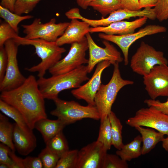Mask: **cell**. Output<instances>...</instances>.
<instances>
[{
	"instance_id": "1",
	"label": "cell",
	"mask_w": 168,
	"mask_h": 168,
	"mask_svg": "<svg viewBox=\"0 0 168 168\" xmlns=\"http://www.w3.org/2000/svg\"><path fill=\"white\" fill-rule=\"evenodd\" d=\"M44 98L41 93L37 80L29 76L24 83L11 90L1 92L0 99L18 110L32 130L38 120L47 118Z\"/></svg>"
},
{
	"instance_id": "2",
	"label": "cell",
	"mask_w": 168,
	"mask_h": 168,
	"mask_svg": "<svg viewBox=\"0 0 168 168\" xmlns=\"http://www.w3.org/2000/svg\"><path fill=\"white\" fill-rule=\"evenodd\" d=\"M87 66L82 65L64 74L44 77L37 80L39 89L44 98L53 100L62 91L79 87L84 82L89 79Z\"/></svg>"
},
{
	"instance_id": "3",
	"label": "cell",
	"mask_w": 168,
	"mask_h": 168,
	"mask_svg": "<svg viewBox=\"0 0 168 168\" xmlns=\"http://www.w3.org/2000/svg\"><path fill=\"white\" fill-rule=\"evenodd\" d=\"M19 45H31L41 61L38 64L25 69L31 72H37L39 78L44 77L47 71L61 59L66 49L58 45L56 42H49L37 39H27L18 35L13 39Z\"/></svg>"
},
{
	"instance_id": "4",
	"label": "cell",
	"mask_w": 168,
	"mask_h": 168,
	"mask_svg": "<svg viewBox=\"0 0 168 168\" xmlns=\"http://www.w3.org/2000/svg\"><path fill=\"white\" fill-rule=\"evenodd\" d=\"M119 63L114 64L112 77L106 84H101L95 98V105L100 116V122L107 118L111 112V108L119 91L124 86L133 85V81L125 80L121 77Z\"/></svg>"
},
{
	"instance_id": "5",
	"label": "cell",
	"mask_w": 168,
	"mask_h": 168,
	"mask_svg": "<svg viewBox=\"0 0 168 168\" xmlns=\"http://www.w3.org/2000/svg\"><path fill=\"white\" fill-rule=\"evenodd\" d=\"M55 108L50 114L57 117L66 125L84 118L100 120L99 112L95 105L83 106L73 100L66 101L58 97L53 100Z\"/></svg>"
},
{
	"instance_id": "6",
	"label": "cell",
	"mask_w": 168,
	"mask_h": 168,
	"mask_svg": "<svg viewBox=\"0 0 168 168\" xmlns=\"http://www.w3.org/2000/svg\"><path fill=\"white\" fill-rule=\"evenodd\" d=\"M168 64L163 52L156 50L152 46L142 41L132 57L130 67L134 72L144 76L148 74L154 66Z\"/></svg>"
},
{
	"instance_id": "7",
	"label": "cell",
	"mask_w": 168,
	"mask_h": 168,
	"mask_svg": "<svg viewBox=\"0 0 168 168\" xmlns=\"http://www.w3.org/2000/svg\"><path fill=\"white\" fill-rule=\"evenodd\" d=\"M40 18H35L29 25H22L24 38L29 40L40 39L49 42H56L64 33L68 22L56 23L53 18L47 22L42 23Z\"/></svg>"
},
{
	"instance_id": "8",
	"label": "cell",
	"mask_w": 168,
	"mask_h": 168,
	"mask_svg": "<svg viewBox=\"0 0 168 168\" xmlns=\"http://www.w3.org/2000/svg\"><path fill=\"white\" fill-rule=\"evenodd\" d=\"M19 46L13 39L7 40L4 44L8 62L4 77L0 82L1 92L19 87L26 79L20 71L18 65L17 56Z\"/></svg>"
},
{
	"instance_id": "9",
	"label": "cell",
	"mask_w": 168,
	"mask_h": 168,
	"mask_svg": "<svg viewBox=\"0 0 168 168\" xmlns=\"http://www.w3.org/2000/svg\"><path fill=\"white\" fill-rule=\"evenodd\" d=\"M125 123L132 127L141 126L152 128L168 137V115L152 106L139 109Z\"/></svg>"
},
{
	"instance_id": "10",
	"label": "cell",
	"mask_w": 168,
	"mask_h": 168,
	"mask_svg": "<svg viewBox=\"0 0 168 168\" xmlns=\"http://www.w3.org/2000/svg\"><path fill=\"white\" fill-rule=\"evenodd\" d=\"M88 49L86 36L80 41L71 44L67 54L48 70L52 75L65 73L73 71L88 63L86 58Z\"/></svg>"
},
{
	"instance_id": "11",
	"label": "cell",
	"mask_w": 168,
	"mask_h": 168,
	"mask_svg": "<svg viewBox=\"0 0 168 168\" xmlns=\"http://www.w3.org/2000/svg\"><path fill=\"white\" fill-rule=\"evenodd\" d=\"M165 26L156 25H149L140 29L136 32L122 35H108L100 33L98 37L100 39L111 42L117 45L121 50L123 56L124 64L128 63V51L131 45L137 40L147 35L166 32Z\"/></svg>"
},
{
	"instance_id": "12",
	"label": "cell",
	"mask_w": 168,
	"mask_h": 168,
	"mask_svg": "<svg viewBox=\"0 0 168 168\" xmlns=\"http://www.w3.org/2000/svg\"><path fill=\"white\" fill-rule=\"evenodd\" d=\"M146 17L148 19L154 20L156 19V15L153 8H144L142 10L131 11L126 9L121 8L112 12L106 18L102 17L98 20L87 19L82 16L79 10L74 12L72 15L73 19H80L88 23L92 27L106 26L110 24L131 17Z\"/></svg>"
},
{
	"instance_id": "13",
	"label": "cell",
	"mask_w": 168,
	"mask_h": 168,
	"mask_svg": "<svg viewBox=\"0 0 168 168\" xmlns=\"http://www.w3.org/2000/svg\"><path fill=\"white\" fill-rule=\"evenodd\" d=\"M86 36L89 51V58L87 65L88 73L92 71L96 65L103 61L109 60L120 63L124 60L120 53L109 41L104 40L102 42L105 47L102 48L96 43L90 33H87Z\"/></svg>"
},
{
	"instance_id": "14",
	"label": "cell",
	"mask_w": 168,
	"mask_h": 168,
	"mask_svg": "<svg viewBox=\"0 0 168 168\" xmlns=\"http://www.w3.org/2000/svg\"><path fill=\"white\" fill-rule=\"evenodd\" d=\"M145 89L152 99L159 96L168 97V66L157 65L143 76Z\"/></svg>"
},
{
	"instance_id": "15",
	"label": "cell",
	"mask_w": 168,
	"mask_h": 168,
	"mask_svg": "<svg viewBox=\"0 0 168 168\" xmlns=\"http://www.w3.org/2000/svg\"><path fill=\"white\" fill-rule=\"evenodd\" d=\"M115 63L105 60L98 63L91 77L85 84L72 90L71 94L77 99L84 100L88 105H95V96L102 84V73L105 68Z\"/></svg>"
},
{
	"instance_id": "16",
	"label": "cell",
	"mask_w": 168,
	"mask_h": 168,
	"mask_svg": "<svg viewBox=\"0 0 168 168\" xmlns=\"http://www.w3.org/2000/svg\"><path fill=\"white\" fill-rule=\"evenodd\" d=\"M107 150L97 140L78 151L76 168H102Z\"/></svg>"
},
{
	"instance_id": "17",
	"label": "cell",
	"mask_w": 168,
	"mask_h": 168,
	"mask_svg": "<svg viewBox=\"0 0 168 168\" xmlns=\"http://www.w3.org/2000/svg\"><path fill=\"white\" fill-rule=\"evenodd\" d=\"M148 19L142 17L131 21H120L113 23L106 26L90 27L89 33H102L106 34L122 35L135 32L137 29L144 25Z\"/></svg>"
},
{
	"instance_id": "18",
	"label": "cell",
	"mask_w": 168,
	"mask_h": 168,
	"mask_svg": "<svg viewBox=\"0 0 168 168\" xmlns=\"http://www.w3.org/2000/svg\"><path fill=\"white\" fill-rule=\"evenodd\" d=\"M90 26L84 21H80L77 19H71L63 34L56 41L57 44L61 46L80 41L89 33Z\"/></svg>"
},
{
	"instance_id": "19",
	"label": "cell",
	"mask_w": 168,
	"mask_h": 168,
	"mask_svg": "<svg viewBox=\"0 0 168 168\" xmlns=\"http://www.w3.org/2000/svg\"><path fill=\"white\" fill-rule=\"evenodd\" d=\"M13 141L18 153L23 156L31 152L37 145L35 135L26 133L15 123L13 124Z\"/></svg>"
},
{
	"instance_id": "20",
	"label": "cell",
	"mask_w": 168,
	"mask_h": 168,
	"mask_svg": "<svg viewBox=\"0 0 168 168\" xmlns=\"http://www.w3.org/2000/svg\"><path fill=\"white\" fill-rule=\"evenodd\" d=\"M66 125L58 119L53 120L47 118L37 121L35 128L41 134L44 141L46 143L50 139L61 131Z\"/></svg>"
},
{
	"instance_id": "21",
	"label": "cell",
	"mask_w": 168,
	"mask_h": 168,
	"mask_svg": "<svg viewBox=\"0 0 168 168\" xmlns=\"http://www.w3.org/2000/svg\"><path fill=\"white\" fill-rule=\"evenodd\" d=\"M135 128L141 134L142 142V155L149 153L164 138L163 133L156 132L152 128H145L141 126H137Z\"/></svg>"
},
{
	"instance_id": "22",
	"label": "cell",
	"mask_w": 168,
	"mask_h": 168,
	"mask_svg": "<svg viewBox=\"0 0 168 168\" xmlns=\"http://www.w3.org/2000/svg\"><path fill=\"white\" fill-rule=\"evenodd\" d=\"M142 142L141 136L138 135L130 142L124 145L120 149L118 150L116 154L126 161L138 158L142 155Z\"/></svg>"
},
{
	"instance_id": "23",
	"label": "cell",
	"mask_w": 168,
	"mask_h": 168,
	"mask_svg": "<svg viewBox=\"0 0 168 168\" xmlns=\"http://www.w3.org/2000/svg\"><path fill=\"white\" fill-rule=\"evenodd\" d=\"M0 110L3 114L13 120L26 133L29 135H34L21 113L15 108L1 99H0Z\"/></svg>"
},
{
	"instance_id": "24",
	"label": "cell",
	"mask_w": 168,
	"mask_h": 168,
	"mask_svg": "<svg viewBox=\"0 0 168 168\" xmlns=\"http://www.w3.org/2000/svg\"><path fill=\"white\" fill-rule=\"evenodd\" d=\"M13 124L9 121L7 116L0 113V141L15 151L13 141Z\"/></svg>"
},
{
	"instance_id": "25",
	"label": "cell",
	"mask_w": 168,
	"mask_h": 168,
	"mask_svg": "<svg viewBox=\"0 0 168 168\" xmlns=\"http://www.w3.org/2000/svg\"><path fill=\"white\" fill-rule=\"evenodd\" d=\"M108 117L110 124L112 145L117 150H120L124 145L122 141V125L119 119L112 111Z\"/></svg>"
},
{
	"instance_id": "26",
	"label": "cell",
	"mask_w": 168,
	"mask_h": 168,
	"mask_svg": "<svg viewBox=\"0 0 168 168\" xmlns=\"http://www.w3.org/2000/svg\"><path fill=\"white\" fill-rule=\"evenodd\" d=\"M89 6L99 12L102 17L121 8L120 0H92Z\"/></svg>"
},
{
	"instance_id": "27",
	"label": "cell",
	"mask_w": 168,
	"mask_h": 168,
	"mask_svg": "<svg viewBox=\"0 0 168 168\" xmlns=\"http://www.w3.org/2000/svg\"><path fill=\"white\" fill-rule=\"evenodd\" d=\"M45 144L46 146L59 158L69 150L68 142L63 131L50 139Z\"/></svg>"
},
{
	"instance_id": "28",
	"label": "cell",
	"mask_w": 168,
	"mask_h": 168,
	"mask_svg": "<svg viewBox=\"0 0 168 168\" xmlns=\"http://www.w3.org/2000/svg\"><path fill=\"white\" fill-rule=\"evenodd\" d=\"M0 16L18 34V25L22 21L32 18L34 16L31 15L21 16L12 12L7 8L0 5Z\"/></svg>"
},
{
	"instance_id": "29",
	"label": "cell",
	"mask_w": 168,
	"mask_h": 168,
	"mask_svg": "<svg viewBox=\"0 0 168 168\" xmlns=\"http://www.w3.org/2000/svg\"><path fill=\"white\" fill-rule=\"evenodd\" d=\"M97 141L101 143L107 150L112 145L110 124L108 117L100 122L98 136Z\"/></svg>"
},
{
	"instance_id": "30",
	"label": "cell",
	"mask_w": 168,
	"mask_h": 168,
	"mask_svg": "<svg viewBox=\"0 0 168 168\" xmlns=\"http://www.w3.org/2000/svg\"><path fill=\"white\" fill-rule=\"evenodd\" d=\"M78 150H68L59 159L55 168H76Z\"/></svg>"
},
{
	"instance_id": "31",
	"label": "cell",
	"mask_w": 168,
	"mask_h": 168,
	"mask_svg": "<svg viewBox=\"0 0 168 168\" xmlns=\"http://www.w3.org/2000/svg\"><path fill=\"white\" fill-rule=\"evenodd\" d=\"M38 157L41 160L44 168H55L59 159L46 146L41 150Z\"/></svg>"
},
{
	"instance_id": "32",
	"label": "cell",
	"mask_w": 168,
	"mask_h": 168,
	"mask_svg": "<svg viewBox=\"0 0 168 168\" xmlns=\"http://www.w3.org/2000/svg\"><path fill=\"white\" fill-rule=\"evenodd\" d=\"M127 161L122 159L117 154H106L102 168H128Z\"/></svg>"
},
{
	"instance_id": "33",
	"label": "cell",
	"mask_w": 168,
	"mask_h": 168,
	"mask_svg": "<svg viewBox=\"0 0 168 168\" xmlns=\"http://www.w3.org/2000/svg\"><path fill=\"white\" fill-rule=\"evenodd\" d=\"M42 0H16L14 13L19 15L32 12L37 4Z\"/></svg>"
},
{
	"instance_id": "34",
	"label": "cell",
	"mask_w": 168,
	"mask_h": 168,
	"mask_svg": "<svg viewBox=\"0 0 168 168\" xmlns=\"http://www.w3.org/2000/svg\"><path fill=\"white\" fill-rule=\"evenodd\" d=\"M18 34L6 21L2 22L0 25V47L4 46L6 41L14 38Z\"/></svg>"
},
{
	"instance_id": "35",
	"label": "cell",
	"mask_w": 168,
	"mask_h": 168,
	"mask_svg": "<svg viewBox=\"0 0 168 168\" xmlns=\"http://www.w3.org/2000/svg\"><path fill=\"white\" fill-rule=\"evenodd\" d=\"M153 9L156 19L159 21L168 19V0H158Z\"/></svg>"
},
{
	"instance_id": "36",
	"label": "cell",
	"mask_w": 168,
	"mask_h": 168,
	"mask_svg": "<svg viewBox=\"0 0 168 168\" xmlns=\"http://www.w3.org/2000/svg\"><path fill=\"white\" fill-rule=\"evenodd\" d=\"M10 149L6 145L0 144V163L6 164L9 168H15L14 163L9 155Z\"/></svg>"
},
{
	"instance_id": "37",
	"label": "cell",
	"mask_w": 168,
	"mask_h": 168,
	"mask_svg": "<svg viewBox=\"0 0 168 168\" xmlns=\"http://www.w3.org/2000/svg\"><path fill=\"white\" fill-rule=\"evenodd\" d=\"M23 168H42V163L38 157L27 156L22 159Z\"/></svg>"
},
{
	"instance_id": "38",
	"label": "cell",
	"mask_w": 168,
	"mask_h": 168,
	"mask_svg": "<svg viewBox=\"0 0 168 168\" xmlns=\"http://www.w3.org/2000/svg\"><path fill=\"white\" fill-rule=\"evenodd\" d=\"M148 107L152 106L164 113L168 115V99L164 102H161L158 100L151 99H146L144 101Z\"/></svg>"
},
{
	"instance_id": "39",
	"label": "cell",
	"mask_w": 168,
	"mask_h": 168,
	"mask_svg": "<svg viewBox=\"0 0 168 168\" xmlns=\"http://www.w3.org/2000/svg\"><path fill=\"white\" fill-rule=\"evenodd\" d=\"M7 62V56L4 46L0 47V82L4 77Z\"/></svg>"
},
{
	"instance_id": "40",
	"label": "cell",
	"mask_w": 168,
	"mask_h": 168,
	"mask_svg": "<svg viewBox=\"0 0 168 168\" xmlns=\"http://www.w3.org/2000/svg\"><path fill=\"white\" fill-rule=\"evenodd\" d=\"M121 8L131 11L141 10L139 0H120Z\"/></svg>"
},
{
	"instance_id": "41",
	"label": "cell",
	"mask_w": 168,
	"mask_h": 168,
	"mask_svg": "<svg viewBox=\"0 0 168 168\" xmlns=\"http://www.w3.org/2000/svg\"><path fill=\"white\" fill-rule=\"evenodd\" d=\"M16 1V0H1L0 5L14 13Z\"/></svg>"
},
{
	"instance_id": "42",
	"label": "cell",
	"mask_w": 168,
	"mask_h": 168,
	"mask_svg": "<svg viewBox=\"0 0 168 168\" xmlns=\"http://www.w3.org/2000/svg\"><path fill=\"white\" fill-rule=\"evenodd\" d=\"M158 0H139L141 8L155 7Z\"/></svg>"
},
{
	"instance_id": "43",
	"label": "cell",
	"mask_w": 168,
	"mask_h": 168,
	"mask_svg": "<svg viewBox=\"0 0 168 168\" xmlns=\"http://www.w3.org/2000/svg\"><path fill=\"white\" fill-rule=\"evenodd\" d=\"M77 5L83 9H86L92 0H75Z\"/></svg>"
},
{
	"instance_id": "44",
	"label": "cell",
	"mask_w": 168,
	"mask_h": 168,
	"mask_svg": "<svg viewBox=\"0 0 168 168\" xmlns=\"http://www.w3.org/2000/svg\"><path fill=\"white\" fill-rule=\"evenodd\" d=\"M162 146L163 148L168 152V137L164 138L162 141Z\"/></svg>"
},
{
	"instance_id": "45",
	"label": "cell",
	"mask_w": 168,
	"mask_h": 168,
	"mask_svg": "<svg viewBox=\"0 0 168 168\" xmlns=\"http://www.w3.org/2000/svg\"><path fill=\"white\" fill-rule=\"evenodd\" d=\"M0 168H9V167L6 164L0 163Z\"/></svg>"
}]
</instances>
